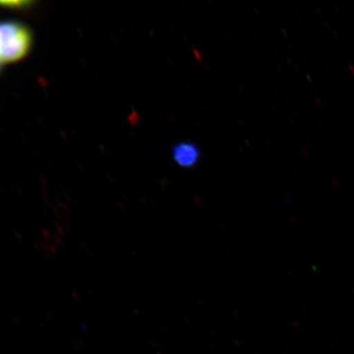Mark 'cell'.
Masks as SVG:
<instances>
[{"label": "cell", "instance_id": "1", "mask_svg": "<svg viewBox=\"0 0 354 354\" xmlns=\"http://www.w3.org/2000/svg\"><path fill=\"white\" fill-rule=\"evenodd\" d=\"M32 46V35L17 21L0 22V63H13L24 59Z\"/></svg>", "mask_w": 354, "mask_h": 354}, {"label": "cell", "instance_id": "2", "mask_svg": "<svg viewBox=\"0 0 354 354\" xmlns=\"http://www.w3.org/2000/svg\"><path fill=\"white\" fill-rule=\"evenodd\" d=\"M171 157L179 167L192 168L201 160V150L196 144L183 141L172 146Z\"/></svg>", "mask_w": 354, "mask_h": 354}, {"label": "cell", "instance_id": "3", "mask_svg": "<svg viewBox=\"0 0 354 354\" xmlns=\"http://www.w3.org/2000/svg\"><path fill=\"white\" fill-rule=\"evenodd\" d=\"M0 64H1V63H0Z\"/></svg>", "mask_w": 354, "mask_h": 354}]
</instances>
